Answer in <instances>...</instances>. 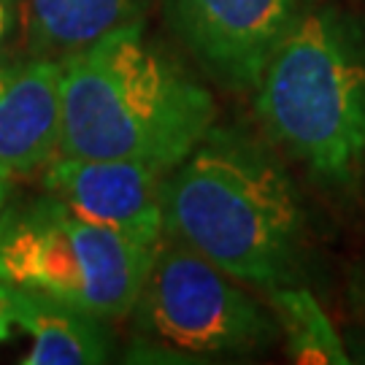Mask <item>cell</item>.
<instances>
[{
  "instance_id": "cell-1",
  "label": "cell",
  "mask_w": 365,
  "mask_h": 365,
  "mask_svg": "<svg viewBox=\"0 0 365 365\" xmlns=\"http://www.w3.org/2000/svg\"><path fill=\"white\" fill-rule=\"evenodd\" d=\"M165 233L225 274L265 292L295 284L306 257V211L268 144L214 125L165 176Z\"/></svg>"
},
{
  "instance_id": "cell-2",
  "label": "cell",
  "mask_w": 365,
  "mask_h": 365,
  "mask_svg": "<svg viewBox=\"0 0 365 365\" xmlns=\"http://www.w3.org/2000/svg\"><path fill=\"white\" fill-rule=\"evenodd\" d=\"M217 103L133 22L60 60V155L173 170L217 125Z\"/></svg>"
},
{
  "instance_id": "cell-3",
  "label": "cell",
  "mask_w": 365,
  "mask_h": 365,
  "mask_svg": "<svg viewBox=\"0 0 365 365\" xmlns=\"http://www.w3.org/2000/svg\"><path fill=\"white\" fill-rule=\"evenodd\" d=\"M271 146L319 184L352 192L365 176V33L314 3L279 41L255 87Z\"/></svg>"
},
{
  "instance_id": "cell-4",
  "label": "cell",
  "mask_w": 365,
  "mask_h": 365,
  "mask_svg": "<svg viewBox=\"0 0 365 365\" xmlns=\"http://www.w3.org/2000/svg\"><path fill=\"white\" fill-rule=\"evenodd\" d=\"M155 252L78 217L49 192L0 211V282L68 300L101 319L133 312Z\"/></svg>"
},
{
  "instance_id": "cell-5",
  "label": "cell",
  "mask_w": 365,
  "mask_h": 365,
  "mask_svg": "<svg viewBox=\"0 0 365 365\" xmlns=\"http://www.w3.org/2000/svg\"><path fill=\"white\" fill-rule=\"evenodd\" d=\"M238 284L182 238L165 233L130 312V360L197 363L271 346L282 333L276 314Z\"/></svg>"
},
{
  "instance_id": "cell-6",
  "label": "cell",
  "mask_w": 365,
  "mask_h": 365,
  "mask_svg": "<svg viewBox=\"0 0 365 365\" xmlns=\"http://www.w3.org/2000/svg\"><path fill=\"white\" fill-rule=\"evenodd\" d=\"M317 0H163L170 30L233 90H255L279 41Z\"/></svg>"
},
{
  "instance_id": "cell-7",
  "label": "cell",
  "mask_w": 365,
  "mask_h": 365,
  "mask_svg": "<svg viewBox=\"0 0 365 365\" xmlns=\"http://www.w3.org/2000/svg\"><path fill=\"white\" fill-rule=\"evenodd\" d=\"M138 160L57 155L43 168V190L78 217L157 247L165 235V176Z\"/></svg>"
},
{
  "instance_id": "cell-8",
  "label": "cell",
  "mask_w": 365,
  "mask_h": 365,
  "mask_svg": "<svg viewBox=\"0 0 365 365\" xmlns=\"http://www.w3.org/2000/svg\"><path fill=\"white\" fill-rule=\"evenodd\" d=\"M60 155V60L0 63V165L14 176L43 170Z\"/></svg>"
},
{
  "instance_id": "cell-9",
  "label": "cell",
  "mask_w": 365,
  "mask_h": 365,
  "mask_svg": "<svg viewBox=\"0 0 365 365\" xmlns=\"http://www.w3.org/2000/svg\"><path fill=\"white\" fill-rule=\"evenodd\" d=\"M16 325L33 336L22 365H98L111 360L106 319L36 289L11 287Z\"/></svg>"
},
{
  "instance_id": "cell-10",
  "label": "cell",
  "mask_w": 365,
  "mask_h": 365,
  "mask_svg": "<svg viewBox=\"0 0 365 365\" xmlns=\"http://www.w3.org/2000/svg\"><path fill=\"white\" fill-rule=\"evenodd\" d=\"M141 19L144 0H30V46L36 57L66 60Z\"/></svg>"
},
{
  "instance_id": "cell-11",
  "label": "cell",
  "mask_w": 365,
  "mask_h": 365,
  "mask_svg": "<svg viewBox=\"0 0 365 365\" xmlns=\"http://www.w3.org/2000/svg\"><path fill=\"white\" fill-rule=\"evenodd\" d=\"M271 312L287 339V352L303 365H346L349 354L319 300L309 289L287 284L268 292Z\"/></svg>"
},
{
  "instance_id": "cell-12",
  "label": "cell",
  "mask_w": 365,
  "mask_h": 365,
  "mask_svg": "<svg viewBox=\"0 0 365 365\" xmlns=\"http://www.w3.org/2000/svg\"><path fill=\"white\" fill-rule=\"evenodd\" d=\"M16 314H14V298H11V284L0 282V344L14 339L16 330Z\"/></svg>"
},
{
  "instance_id": "cell-13",
  "label": "cell",
  "mask_w": 365,
  "mask_h": 365,
  "mask_svg": "<svg viewBox=\"0 0 365 365\" xmlns=\"http://www.w3.org/2000/svg\"><path fill=\"white\" fill-rule=\"evenodd\" d=\"M16 19V0H0V46L11 36Z\"/></svg>"
},
{
  "instance_id": "cell-14",
  "label": "cell",
  "mask_w": 365,
  "mask_h": 365,
  "mask_svg": "<svg viewBox=\"0 0 365 365\" xmlns=\"http://www.w3.org/2000/svg\"><path fill=\"white\" fill-rule=\"evenodd\" d=\"M11 187H14V173L0 165V211L6 209V203L11 197Z\"/></svg>"
},
{
  "instance_id": "cell-15",
  "label": "cell",
  "mask_w": 365,
  "mask_h": 365,
  "mask_svg": "<svg viewBox=\"0 0 365 365\" xmlns=\"http://www.w3.org/2000/svg\"><path fill=\"white\" fill-rule=\"evenodd\" d=\"M354 295H357V306L365 314V265L357 271V282H354Z\"/></svg>"
}]
</instances>
